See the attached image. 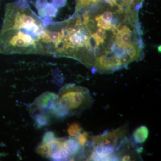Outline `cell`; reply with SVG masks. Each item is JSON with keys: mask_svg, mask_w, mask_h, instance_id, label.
Wrapping results in <instances>:
<instances>
[{"mask_svg": "<svg viewBox=\"0 0 161 161\" xmlns=\"http://www.w3.org/2000/svg\"><path fill=\"white\" fill-rule=\"evenodd\" d=\"M34 111L38 110V114L35 116L38 125H44L49 119L46 116V112L52 114L54 117L61 118L67 115L66 110L59 102L58 96L53 93H46L37 98L32 104Z\"/></svg>", "mask_w": 161, "mask_h": 161, "instance_id": "cell-4", "label": "cell"}, {"mask_svg": "<svg viewBox=\"0 0 161 161\" xmlns=\"http://www.w3.org/2000/svg\"><path fill=\"white\" fill-rule=\"evenodd\" d=\"M65 139L55 137L53 132H47L42 143L37 148V153L53 160H66L70 157L65 148Z\"/></svg>", "mask_w": 161, "mask_h": 161, "instance_id": "cell-5", "label": "cell"}, {"mask_svg": "<svg viewBox=\"0 0 161 161\" xmlns=\"http://www.w3.org/2000/svg\"><path fill=\"white\" fill-rule=\"evenodd\" d=\"M47 55L71 58L91 65V51L96 43L79 13L68 19L47 24Z\"/></svg>", "mask_w": 161, "mask_h": 161, "instance_id": "cell-2", "label": "cell"}, {"mask_svg": "<svg viewBox=\"0 0 161 161\" xmlns=\"http://www.w3.org/2000/svg\"><path fill=\"white\" fill-rule=\"evenodd\" d=\"M88 133L86 132H83V133H80L76 136L77 140L80 147H84L85 145L87 143L88 140Z\"/></svg>", "mask_w": 161, "mask_h": 161, "instance_id": "cell-12", "label": "cell"}, {"mask_svg": "<svg viewBox=\"0 0 161 161\" xmlns=\"http://www.w3.org/2000/svg\"><path fill=\"white\" fill-rule=\"evenodd\" d=\"M127 127L123 125L112 132H106L102 135L95 136L92 138L93 146L118 147L121 141L125 138Z\"/></svg>", "mask_w": 161, "mask_h": 161, "instance_id": "cell-6", "label": "cell"}, {"mask_svg": "<svg viewBox=\"0 0 161 161\" xmlns=\"http://www.w3.org/2000/svg\"><path fill=\"white\" fill-rule=\"evenodd\" d=\"M82 129L78 123H73L68 129V132L72 137H76L80 133Z\"/></svg>", "mask_w": 161, "mask_h": 161, "instance_id": "cell-11", "label": "cell"}, {"mask_svg": "<svg viewBox=\"0 0 161 161\" xmlns=\"http://www.w3.org/2000/svg\"><path fill=\"white\" fill-rule=\"evenodd\" d=\"M92 154L90 156L91 160H117L115 155V147L112 146H94Z\"/></svg>", "mask_w": 161, "mask_h": 161, "instance_id": "cell-7", "label": "cell"}, {"mask_svg": "<svg viewBox=\"0 0 161 161\" xmlns=\"http://www.w3.org/2000/svg\"><path fill=\"white\" fill-rule=\"evenodd\" d=\"M52 3L58 8L64 7L66 6L67 0H52Z\"/></svg>", "mask_w": 161, "mask_h": 161, "instance_id": "cell-14", "label": "cell"}, {"mask_svg": "<svg viewBox=\"0 0 161 161\" xmlns=\"http://www.w3.org/2000/svg\"><path fill=\"white\" fill-rule=\"evenodd\" d=\"M99 18L108 22L112 23L113 19V14L110 11H105L101 15H98Z\"/></svg>", "mask_w": 161, "mask_h": 161, "instance_id": "cell-13", "label": "cell"}, {"mask_svg": "<svg viewBox=\"0 0 161 161\" xmlns=\"http://www.w3.org/2000/svg\"><path fill=\"white\" fill-rule=\"evenodd\" d=\"M149 131L148 128L145 126L139 127L133 132L132 138L136 144H142L148 138Z\"/></svg>", "mask_w": 161, "mask_h": 161, "instance_id": "cell-9", "label": "cell"}, {"mask_svg": "<svg viewBox=\"0 0 161 161\" xmlns=\"http://www.w3.org/2000/svg\"><path fill=\"white\" fill-rule=\"evenodd\" d=\"M58 96L59 102L66 110L68 115L79 114L89 108L93 103L88 89L74 84L64 86Z\"/></svg>", "mask_w": 161, "mask_h": 161, "instance_id": "cell-3", "label": "cell"}, {"mask_svg": "<svg viewBox=\"0 0 161 161\" xmlns=\"http://www.w3.org/2000/svg\"><path fill=\"white\" fill-rule=\"evenodd\" d=\"M26 0L9 3L0 30V53L47 55V24Z\"/></svg>", "mask_w": 161, "mask_h": 161, "instance_id": "cell-1", "label": "cell"}, {"mask_svg": "<svg viewBox=\"0 0 161 161\" xmlns=\"http://www.w3.org/2000/svg\"><path fill=\"white\" fill-rule=\"evenodd\" d=\"M100 0H75L76 10L75 12H79L88 7L92 3H98Z\"/></svg>", "mask_w": 161, "mask_h": 161, "instance_id": "cell-10", "label": "cell"}, {"mask_svg": "<svg viewBox=\"0 0 161 161\" xmlns=\"http://www.w3.org/2000/svg\"><path fill=\"white\" fill-rule=\"evenodd\" d=\"M36 5L39 14L42 16L55 17L58 12V7L53 3H48L47 0H37Z\"/></svg>", "mask_w": 161, "mask_h": 161, "instance_id": "cell-8", "label": "cell"}]
</instances>
